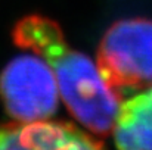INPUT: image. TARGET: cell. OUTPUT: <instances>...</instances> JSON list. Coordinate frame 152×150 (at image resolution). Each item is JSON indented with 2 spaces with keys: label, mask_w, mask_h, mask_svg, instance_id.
<instances>
[{
  "label": "cell",
  "mask_w": 152,
  "mask_h": 150,
  "mask_svg": "<svg viewBox=\"0 0 152 150\" xmlns=\"http://www.w3.org/2000/svg\"><path fill=\"white\" fill-rule=\"evenodd\" d=\"M12 37L19 49L33 51L50 66L65 106L81 125L98 136L114 131L120 97L103 83L98 66L69 47L55 21L42 15L25 16L15 25Z\"/></svg>",
  "instance_id": "obj_1"
},
{
  "label": "cell",
  "mask_w": 152,
  "mask_h": 150,
  "mask_svg": "<svg viewBox=\"0 0 152 150\" xmlns=\"http://www.w3.org/2000/svg\"><path fill=\"white\" fill-rule=\"evenodd\" d=\"M103 83L121 99L124 91L152 87V21L126 18L114 22L98 47Z\"/></svg>",
  "instance_id": "obj_2"
},
{
  "label": "cell",
  "mask_w": 152,
  "mask_h": 150,
  "mask_svg": "<svg viewBox=\"0 0 152 150\" xmlns=\"http://www.w3.org/2000/svg\"><path fill=\"white\" fill-rule=\"evenodd\" d=\"M0 97L15 122L46 121L58 109L59 90L50 66L39 56L12 59L0 74Z\"/></svg>",
  "instance_id": "obj_3"
},
{
  "label": "cell",
  "mask_w": 152,
  "mask_h": 150,
  "mask_svg": "<svg viewBox=\"0 0 152 150\" xmlns=\"http://www.w3.org/2000/svg\"><path fill=\"white\" fill-rule=\"evenodd\" d=\"M0 150H103V146L75 125L46 119L1 125Z\"/></svg>",
  "instance_id": "obj_4"
},
{
  "label": "cell",
  "mask_w": 152,
  "mask_h": 150,
  "mask_svg": "<svg viewBox=\"0 0 152 150\" xmlns=\"http://www.w3.org/2000/svg\"><path fill=\"white\" fill-rule=\"evenodd\" d=\"M112 133L118 150H152V87L120 104Z\"/></svg>",
  "instance_id": "obj_5"
}]
</instances>
